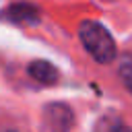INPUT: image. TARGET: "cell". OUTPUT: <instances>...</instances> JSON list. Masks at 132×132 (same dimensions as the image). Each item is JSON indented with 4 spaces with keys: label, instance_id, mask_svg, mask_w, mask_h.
<instances>
[{
    "label": "cell",
    "instance_id": "cell-1",
    "mask_svg": "<svg viewBox=\"0 0 132 132\" xmlns=\"http://www.w3.org/2000/svg\"><path fill=\"white\" fill-rule=\"evenodd\" d=\"M78 37L85 50L99 64H107L116 58V41L111 33L97 21H82L78 27Z\"/></svg>",
    "mask_w": 132,
    "mask_h": 132
},
{
    "label": "cell",
    "instance_id": "cell-2",
    "mask_svg": "<svg viewBox=\"0 0 132 132\" xmlns=\"http://www.w3.org/2000/svg\"><path fill=\"white\" fill-rule=\"evenodd\" d=\"M74 116L64 103H47L41 109V126L39 132H70Z\"/></svg>",
    "mask_w": 132,
    "mask_h": 132
},
{
    "label": "cell",
    "instance_id": "cell-3",
    "mask_svg": "<svg viewBox=\"0 0 132 132\" xmlns=\"http://www.w3.org/2000/svg\"><path fill=\"white\" fill-rule=\"evenodd\" d=\"M2 16H4L6 21H12V23H37V21H39V10H37L33 4L21 2V4L8 6V8L2 12Z\"/></svg>",
    "mask_w": 132,
    "mask_h": 132
},
{
    "label": "cell",
    "instance_id": "cell-4",
    "mask_svg": "<svg viewBox=\"0 0 132 132\" xmlns=\"http://www.w3.org/2000/svg\"><path fill=\"white\" fill-rule=\"evenodd\" d=\"M27 72H29L31 78H35L37 82H43V85H52V82L58 80V70H56V66L50 64V62H45V60H35V62H31L29 68H27Z\"/></svg>",
    "mask_w": 132,
    "mask_h": 132
},
{
    "label": "cell",
    "instance_id": "cell-5",
    "mask_svg": "<svg viewBox=\"0 0 132 132\" xmlns=\"http://www.w3.org/2000/svg\"><path fill=\"white\" fill-rule=\"evenodd\" d=\"M95 132H132L128 126H124L116 116H103L97 126H95Z\"/></svg>",
    "mask_w": 132,
    "mask_h": 132
},
{
    "label": "cell",
    "instance_id": "cell-6",
    "mask_svg": "<svg viewBox=\"0 0 132 132\" xmlns=\"http://www.w3.org/2000/svg\"><path fill=\"white\" fill-rule=\"evenodd\" d=\"M120 78L126 85V89L132 93V54H126L120 60Z\"/></svg>",
    "mask_w": 132,
    "mask_h": 132
}]
</instances>
